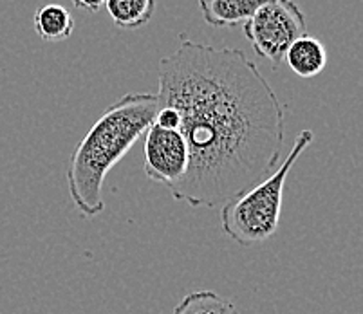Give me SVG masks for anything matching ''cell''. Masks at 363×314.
Segmentation results:
<instances>
[{
	"label": "cell",
	"instance_id": "1",
	"mask_svg": "<svg viewBox=\"0 0 363 314\" xmlns=\"http://www.w3.org/2000/svg\"><path fill=\"white\" fill-rule=\"evenodd\" d=\"M160 107L179 114L186 174L167 190L192 208H220L277 170L286 108L244 51L188 40L160 62Z\"/></svg>",
	"mask_w": 363,
	"mask_h": 314
},
{
	"label": "cell",
	"instance_id": "2",
	"mask_svg": "<svg viewBox=\"0 0 363 314\" xmlns=\"http://www.w3.org/2000/svg\"><path fill=\"white\" fill-rule=\"evenodd\" d=\"M157 108L160 101L154 92H128L100 116L74 148L65 177L69 195L82 215L96 217L105 210L107 174L147 134Z\"/></svg>",
	"mask_w": 363,
	"mask_h": 314
},
{
	"label": "cell",
	"instance_id": "3",
	"mask_svg": "<svg viewBox=\"0 0 363 314\" xmlns=\"http://www.w3.org/2000/svg\"><path fill=\"white\" fill-rule=\"evenodd\" d=\"M315 135L302 130L289 154L269 177L259 181L220 206V230L240 246L266 242L277 233L282 211L284 186L300 155L311 147Z\"/></svg>",
	"mask_w": 363,
	"mask_h": 314
},
{
	"label": "cell",
	"instance_id": "4",
	"mask_svg": "<svg viewBox=\"0 0 363 314\" xmlns=\"http://www.w3.org/2000/svg\"><path fill=\"white\" fill-rule=\"evenodd\" d=\"M303 35H308L306 15L293 0H264L244 24L246 40L273 69L282 64L289 45Z\"/></svg>",
	"mask_w": 363,
	"mask_h": 314
},
{
	"label": "cell",
	"instance_id": "5",
	"mask_svg": "<svg viewBox=\"0 0 363 314\" xmlns=\"http://www.w3.org/2000/svg\"><path fill=\"white\" fill-rule=\"evenodd\" d=\"M145 135V174L148 179L167 188L183 179L190 155L181 132L152 123Z\"/></svg>",
	"mask_w": 363,
	"mask_h": 314
},
{
	"label": "cell",
	"instance_id": "6",
	"mask_svg": "<svg viewBox=\"0 0 363 314\" xmlns=\"http://www.w3.org/2000/svg\"><path fill=\"white\" fill-rule=\"evenodd\" d=\"M264 0H199L203 18L212 28H232L246 24Z\"/></svg>",
	"mask_w": 363,
	"mask_h": 314
},
{
	"label": "cell",
	"instance_id": "7",
	"mask_svg": "<svg viewBox=\"0 0 363 314\" xmlns=\"http://www.w3.org/2000/svg\"><path fill=\"white\" fill-rule=\"evenodd\" d=\"M284 60L300 78H315L328 65V49L313 36L303 35L289 45Z\"/></svg>",
	"mask_w": 363,
	"mask_h": 314
},
{
	"label": "cell",
	"instance_id": "8",
	"mask_svg": "<svg viewBox=\"0 0 363 314\" xmlns=\"http://www.w3.org/2000/svg\"><path fill=\"white\" fill-rule=\"evenodd\" d=\"M33 26L44 42H64L74 31V18L64 6L45 4L36 9Z\"/></svg>",
	"mask_w": 363,
	"mask_h": 314
},
{
	"label": "cell",
	"instance_id": "9",
	"mask_svg": "<svg viewBox=\"0 0 363 314\" xmlns=\"http://www.w3.org/2000/svg\"><path fill=\"white\" fill-rule=\"evenodd\" d=\"M105 9L120 29H140L152 21L156 0H105Z\"/></svg>",
	"mask_w": 363,
	"mask_h": 314
},
{
	"label": "cell",
	"instance_id": "10",
	"mask_svg": "<svg viewBox=\"0 0 363 314\" xmlns=\"http://www.w3.org/2000/svg\"><path fill=\"white\" fill-rule=\"evenodd\" d=\"M176 314H239L232 300L224 298L216 291H194L186 294L172 310Z\"/></svg>",
	"mask_w": 363,
	"mask_h": 314
},
{
	"label": "cell",
	"instance_id": "11",
	"mask_svg": "<svg viewBox=\"0 0 363 314\" xmlns=\"http://www.w3.org/2000/svg\"><path fill=\"white\" fill-rule=\"evenodd\" d=\"M76 9L85 13H98L105 6V0H71Z\"/></svg>",
	"mask_w": 363,
	"mask_h": 314
},
{
	"label": "cell",
	"instance_id": "12",
	"mask_svg": "<svg viewBox=\"0 0 363 314\" xmlns=\"http://www.w3.org/2000/svg\"><path fill=\"white\" fill-rule=\"evenodd\" d=\"M170 314H176V313H170Z\"/></svg>",
	"mask_w": 363,
	"mask_h": 314
}]
</instances>
